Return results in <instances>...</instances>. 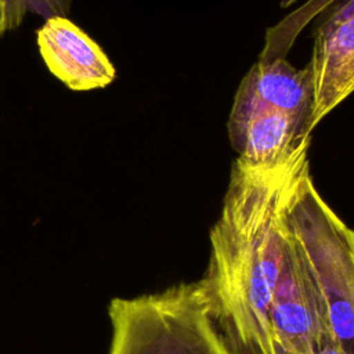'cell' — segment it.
<instances>
[{
	"label": "cell",
	"instance_id": "cell-1",
	"mask_svg": "<svg viewBox=\"0 0 354 354\" xmlns=\"http://www.w3.org/2000/svg\"><path fill=\"white\" fill-rule=\"evenodd\" d=\"M308 147L275 165L239 158L232 163L221 212L209 234L207 268L198 281L232 354H274L267 313L286 236L285 202Z\"/></svg>",
	"mask_w": 354,
	"mask_h": 354
},
{
	"label": "cell",
	"instance_id": "cell-2",
	"mask_svg": "<svg viewBox=\"0 0 354 354\" xmlns=\"http://www.w3.org/2000/svg\"><path fill=\"white\" fill-rule=\"evenodd\" d=\"M285 223L318 286L335 347L354 354V230L317 191L307 156L292 174Z\"/></svg>",
	"mask_w": 354,
	"mask_h": 354
},
{
	"label": "cell",
	"instance_id": "cell-3",
	"mask_svg": "<svg viewBox=\"0 0 354 354\" xmlns=\"http://www.w3.org/2000/svg\"><path fill=\"white\" fill-rule=\"evenodd\" d=\"M109 354H232L199 282H180L162 292L115 297Z\"/></svg>",
	"mask_w": 354,
	"mask_h": 354
},
{
	"label": "cell",
	"instance_id": "cell-4",
	"mask_svg": "<svg viewBox=\"0 0 354 354\" xmlns=\"http://www.w3.org/2000/svg\"><path fill=\"white\" fill-rule=\"evenodd\" d=\"M267 319L274 353L319 354L335 346L324 300L288 227Z\"/></svg>",
	"mask_w": 354,
	"mask_h": 354
},
{
	"label": "cell",
	"instance_id": "cell-5",
	"mask_svg": "<svg viewBox=\"0 0 354 354\" xmlns=\"http://www.w3.org/2000/svg\"><path fill=\"white\" fill-rule=\"evenodd\" d=\"M238 158L253 165H275L310 145L308 123L259 101L239 86L227 122Z\"/></svg>",
	"mask_w": 354,
	"mask_h": 354
},
{
	"label": "cell",
	"instance_id": "cell-6",
	"mask_svg": "<svg viewBox=\"0 0 354 354\" xmlns=\"http://www.w3.org/2000/svg\"><path fill=\"white\" fill-rule=\"evenodd\" d=\"M40 55L51 75L73 91L109 86L116 69L102 48L66 17H51L37 29Z\"/></svg>",
	"mask_w": 354,
	"mask_h": 354
},
{
	"label": "cell",
	"instance_id": "cell-7",
	"mask_svg": "<svg viewBox=\"0 0 354 354\" xmlns=\"http://www.w3.org/2000/svg\"><path fill=\"white\" fill-rule=\"evenodd\" d=\"M313 104L308 130L354 93V17H328L315 33L308 62Z\"/></svg>",
	"mask_w": 354,
	"mask_h": 354
},
{
	"label": "cell",
	"instance_id": "cell-8",
	"mask_svg": "<svg viewBox=\"0 0 354 354\" xmlns=\"http://www.w3.org/2000/svg\"><path fill=\"white\" fill-rule=\"evenodd\" d=\"M239 86L249 90L267 106L306 120L310 124L313 83L308 65L304 69H297L285 58L259 59Z\"/></svg>",
	"mask_w": 354,
	"mask_h": 354
},
{
	"label": "cell",
	"instance_id": "cell-9",
	"mask_svg": "<svg viewBox=\"0 0 354 354\" xmlns=\"http://www.w3.org/2000/svg\"><path fill=\"white\" fill-rule=\"evenodd\" d=\"M336 0H306L266 32L260 61L285 58L301 30Z\"/></svg>",
	"mask_w": 354,
	"mask_h": 354
},
{
	"label": "cell",
	"instance_id": "cell-10",
	"mask_svg": "<svg viewBox=\"0 0 354 354\" xmlns=\"http://www.w3.org/2000/svg\"><path fill=\"white\" fill-rule=\"evenodd\" d=\"M3 3L7 10V30L17 29L28 11L47 19L66 17L72 6V0H3Z\"/></svg>",
	"mask_w": 354,
	"mask_h": 354
},
{
	"label": "cell",
	"instance_id": "cell-11",
	"mask_svg": "<svg viewBox=\"0 0 354 354\" xmlns=\"http://www.w3.org/2000/svg\"><path fill=\"white\" fill-rule=\"evenodd\" d=\"M328 17L332 18H348L354 17V0H346L340 4L339 8L333 10Z\"/></svg>",
	"mask_w": 354,
	"mask_h": 354
},
{
	"label": "cell",
	"instance_id": "cell-12",
	"mask_svg": "<svg viewBox=\"0 0 354 354\" xmlns=\"http://www.w3.org/2000/svg\"><path fill=\"white\" fill-rule=\"evenodd\" d=\"M7 30V10L3 0H0V37Z\"/></svg>",
	"mask_w": 354,
	"mask_h": 354
},
{
	"label": "cell",
	"instance_id": "cell-13",
	"mask_svg": "<svg viewBox=\"0 0 354 354\" xmlns=\"http://www.w3.org/2000/svg\"><path fill=\"white\" fill-rule=\"evenodd\" d=\"M274 354H283V353H279V351H275ZM319 354H342L335 346H330V347H328V348H325L324 351H321Z\"/></svg>",
	"mask_w": 354,
	"mask_h": 354
},
{
	"label": "cell",
	"instance_id": "cell-14",
	"mask_svg": "<svg viewBox=\"0 0 354 354\" xmlns=\"http://www.w3.org/2000/svg\"><path fill=\"white\" fill-rule=\"evenodd\" d=\"M297 1H300V0H281L279 4H281L282 8H288L290 6H295Z\"/></svg>",
	"mask_w": 354,
	"mask_h": 354
}]
</instances>
